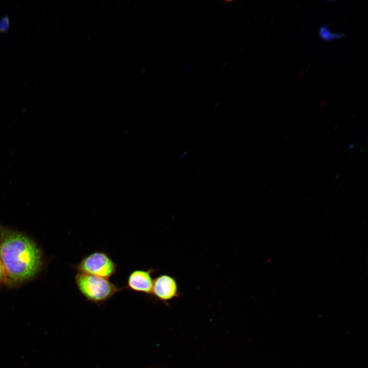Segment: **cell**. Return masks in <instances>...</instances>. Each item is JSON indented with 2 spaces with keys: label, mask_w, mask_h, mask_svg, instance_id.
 <instances>
[{
  "label": "cell",
  "mask_w": 368,
  "mask_h": 368,
  "mask_svg": "<svg viewBox=\"0 0 368 368\" xmlns=\"http://www.w3.org/2000/svg\"><path fill=\"white\" fill-rule=\"evenodd\" d=\"M0 260L4 282L11 286L33 278L42 265L40 250L33 239L3 226L0 227Z\"/></svg>",
  "instance_id": "6da1fadb"
},
{
  "label": "cell",
  "mask_w": 368,
  "mask_h": 368,
  "mask_svg": "<svg viewBox=\"0 0 368 368\" xmlns=\"http://www.w3.org/2000/svg\"><path fill=\"white\" fill-rule=\"evenodd\" d=\"M76 286L81 295L87 302L101 305L116 293L126 290L125 286L119 287L108 279L77 272L74 276Z\"/></svg>",
  "instance_id": "7a4b0ae2"
},
{
  "label": "cell",
  "mask_w": 368,
  "mask_h": 368,
  "mask_svg": "<svg viewBox=\"0 0 368 368\" xmlns=\"http://www.w3.org/2000/svg\"><path fill=\"white\" fill-rule=\"evenodd\" d=\"M71 267L78 272L106 279L114 275L118 265L105 251L96 250L85 255L77 264Z\"/></svg>",
  "instance_id": "3957f363"
},
{
  "label": "cell",
  "mask_w": 368,
  "mask_h": 368,
  "mask_svg": "<svg viewBox=\"0 0 368 368\" xmlns=\"http://www.w3.org/2000/svg\"><path fill=\"white\" fill-rule=\"evenodd\" d=\"M179 294L178 285L174 277L162 274L153 280L150 297L166 303L178 297Z\"/></svg>",
  "instance_id": "277c9868"
},
{
  "label": "cell",
  "mask_w": 368,
  "mask_h": 368,
  "mask_svg": "<svg viewBox=\"0 0 368 368\" xmlns=\"http://www.w3.org/2000/svg\"><path fill=\"white\" fill-rule=\"evenodd\" d=\"M157 269L150 268L147 270L136 269L132 271L128 276L127 290L150 295L153 284L152 274Z\"/></svg>",
  "instance_id": "5b68a950"
},
{
  "label": "cell",
  "mask_w": 368,
  "mask_h": 368,
  "mask_svg": "<svg viewBox=\"0 0 368 368\" xmlns=\"http://www.w3.org/2000/svg\"><path fill=\"white\" fill-rule=\"evenodd\" d=\"M318 34L319 37L326 41H331L341 39L344 36V35L341 33L330 32L327 25H323L319 28Z\"/></svg>",
  "instance_id": "8992f818"
},
{
  "label": "cell",
  "mask_w": 368,
  "mask_h": 368,
  "mask_svg": "<svg viewBox=\"0 0 368 368\" xmlns=\"http://www.w3.org/2000/svg\"><path fill=\"white\" fill-rule=\"evenodd\" d=\"M10 26V22L7 15H5L0 18V33L7 32Z\"/></svg>",
  "instance_id": "52a82bcc"
},
{
  "label": "cell",
  "mask_w": 368,
  "mask_h": 368,
  "mask_svg": "<svg viewBox=\"0 0 368 368\" xmlns=\"http://www.w3.org/2000/svg\"><path fill=\"white\" fill-rule=\"evenodd\" d=\"M4 283V274L2 264L0 260V288L2 283Z\"/></svg>",
  "instance_id": "ba28073f"
},
{
  "label": "cell",
  "mask_w": 368,
  "mask_h": 368,
  "mask_svg": "<svg viewBox=\"0 0 368 368\" xmlns=\"http://www.w3.org/2000/svg\"><path fill=\"white\" fill-rule=\"evenodd\" d=\"M354 146H355V144L354 143H352L350 145H349V146H348V149L351 150L352 149H353L354 147Z\"/></svg>",
  "instance_id": "9c48e42d"
}]
</instances>
